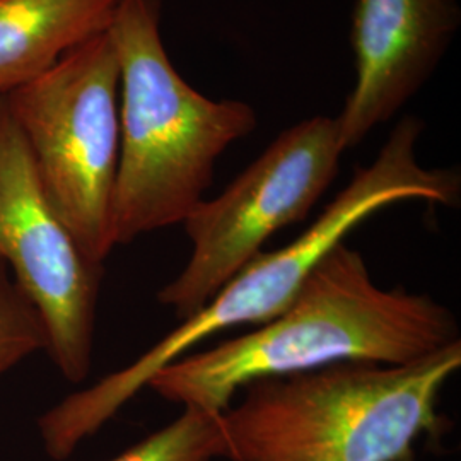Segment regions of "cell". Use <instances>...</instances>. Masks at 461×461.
<instances>
[{"mask_svg": "<svg viewBox=\"0 0 461 461\" xmlns=\"http://www.w3.org/2000/svg\"><path fill=\"white\" fill-rule=\"evenodd\" d=\"M161 11V0H120L108 30L120 64L115 247L183 224L212 186L217 159L258 125L251 104L207 98L176 72Z\"/></svg>", "mask_w": 461, "mask_h": 461, "instance_id": "277c9868", "label": "cell"}, {"mask_svg": "<svg viewBox=\"0 0 461 461\" xmlns=\"http://www.w3.org/2000/svg\"><path fill=\"white\" fill-rule=\"evenodd\" d=\"M461 367V340L407 364L340 363L258 379L219 415L230 461H413L445 432L438 402Z\"/></svg>", "mask_w": 461, "mask_h": 461, "instance_id": "3957f363", "label": "cell"}, {"mask_svg": "<svg viewBox=\"0 0 461 461\" xmlns=\"http://www.w3.org/2000/svg\"><path fill=\"white\" fill-rule=\"evenodd\" d=\"M346 152L337 116L285 129L228 188L183 222L192 243L182 272L158 301L185 320L258 257L274 232L303 221L329 190Z\"/></svg>", "mask_w": 461, "mask_h": 461, "instance_id": "8992f818", "label": "cell"}, {"mask_svg": "<svg viewBox=\"0 0 461 461\" xmlns=\"http://www.w3.org/2000/svg\"><path fill=\"white\" fill-rule=\"evenodd\" d=\"M0 262L32 301L64 378L89 375L103 267L91 264L55 212L32 150L0 98Z\"/></svg>", "mask_w": 461, "mask_h": 461, "instance_id": "52a82bcc", "label": "cell"}, {"mask_svg": "<svg viewBox=\"0 0 461 461\" xmlns=\"http://www.w3.org/2000/svg\"><path fill=\"white\" fill-rule=\"evenodd\" d=\"M120 0H0V98L106 33Z\"/></svg>", "mask_w": 461, "mask_h": 461, "instance_id": "9c48e42d", "label": "cell"}, {"mask_svg": "<svg viewBox=\"0 0 461 461\" xmlns=\"http://www.w3.org/2000/svg\"><path fill=\"white\" fill-rule=\"evenodd\" d=\"M460 24L456 0L356 2V84L337 116L346 150L392 120L428 83Z\"/></svg>", "mask_w": 461, "mask_h": 461, "instance_id": "ba28073f", "label": "cell"}, {"mask_svg": "<svg viewBox=\"0 0 461 461\" xmlns=\"http://www.w3.org/2000/svg\"><path fill=\"white\" fill-rule=\"evenodd\" d=\"M47 331L32 301L17 287L7 265L0 262V376L47 350Z\"/></svg>", "mask_w": 461, "mask_h": 461, "instance_id": "8fae6325", "label": "cell"}, {"mask_svg": "<svg viewBox=\"0 0 461 461\" xmlns=\"http://www.w3.org/2000/svg\"><path fill=\"white\" fill-rule=\"evenodd\" d=\"M426 123L403 116L378 158L354 169L346 188L331 200L308 230L289 245L262 251L226 282L200 312L150 347L127 367L96 384L72 393L40 419V432L50 458L62 461L98 432L149 379L167 364L192 352L195 346L224 330L258 327L284 312L304 280L331 248L369 215L403 200H426L455 207L460 202V171L424 167L417 144Z\"/></svg>", "mask_w": 461, "mask_h": 461, "instance_id": "7a4b0ae2", "label": "cell"}, {"mask_svg": "<svg viewBox=\"0 0 461 461\" xmlns=\"http://www.w3.org/2000/svg\"><path fill=\"white\" fill-rule=\"evenodd\" d=\"M4 98L50 203L86 258L103 267L115 248L120 156V64L112 36L84 41Z\"/></svg>", "mask_w": 461, "mask_h": 461, "instance_id": "5b68a950", "label": "cell"}, {"mask_svg": "<svg viewBox=\"0 0 461 461\" xmlns=\"http://www.w3.org/2000/svg\"><path fill=\"white\" fill-rule=\"evenodd\" d=\"M456 314L428 294L384 289L346 241L331 248L291 304L264 325L188 352L149 379L166 402L222 413L258 379L331 364H407L458 342Z\"/></svg>", "mask_w": 461, "mask_h": 461, "instance_id": "6da1fadb", "label": "cell"}, {"mask_svg": "<svg viewBox=\"0 0 461 461\" xmlns=\"http://www.w3.org/2000/svg\"><path fill=\"white\" fill-rule=\"evenodd\" d=\"M221 413L183 409L165 428L110 461H214L221 458Z\"/></svg>", "mask_w": 461, "mask_h": 461, "instance_id": "30bf717a", "label": "cell"}]
</instances>
